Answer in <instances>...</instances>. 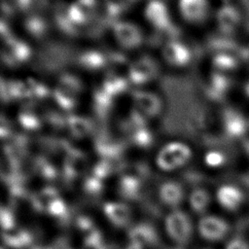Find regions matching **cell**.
Here are the masks:
<instances>
[{
  "label": "cell",
  "instance_id": "cell-1",
  "mask_svg": "<svg viewBox=\"0 0 249 249\" xmlns=\"http://www.w3.org/2000/svg\"><path fill=\"white\" fill-rule=\"evenodd\" d=\"M84 89L82 81L75 75L64 73L56 83L53 89V98L63 110H72Z\"/></svg>",
  "mask_w": 249,
  "mask_h": 249
},
{
  "label": "cell",
  "instance_id": "cell-2",
  "mask_svg": "<svg viewBox=\"0 0 249 249\" xmlns=\"http://www.w3.org/2000/svg\"><path fill=\"white\" fill-rule=\"evenodd\" d=\"M159 71L160 68L157 61L151 56L144 55L129 65L127 70L128 81L135 86H141L154 80Z\"/></svg>",
  "mask_w": 249,
  "mask_h": 249
},
{
  "label": "cell",
  "instance_id": "cell-3",
  "mask_svg": "<svg viewBox=\"0 0 249 249\" xmlns=\"http://www.w3.org/2000/svg\"><path fill=\"white\" fill-rule=\"evenodd\" d=\"M165 226L169 236L176 243L185 245L189 242L193 233V226L187 214L178 210L171 212L166 217Z\"/></svg>",
  "mask_w": 249,
  "mask_h": 249
},
{
  "label": "cell",
  "instance_id": "cell-4",
  "mask_svg": "<svg viewBox=\"0 0 249 249\" xmlns=\"http://www.w3.org/2000/svg\"><path fill=\"white\" fill-rule=\"evenodd\" d=\"M112 31L117 43L125 50L138 48L144 40L140 27L130 21H116L112 26Z\"/></svg>",
  "mask_w": 249,
  "mask_h": 249
},
{
  "label": "cell",
  "instance_id": "cell-5",
  "mask_svg": "<svg viewBox=\"0 0 249 249\" xmlns=\"http://www.w3.org/2000/svg\"><path fill=\"white\" fill-rule=\"evenodd\" d=\"M2 59L9 66H17L24 63L31 55V50L28 45L13 35L2 40Z\"/></svg>",
  "mask_w": 249,
  "mask_h": 249
},
{
  "label": "cell",
  "instance_id": "cell-6",
  "mask_svg": "<svg viewBox=\"0 0 249 249\" xmlns=\"http://www.w3.org/2000/svg\"><path fill=\"white\" fill-rule=\"evenodd\" d=\"M144 17L157 31H165L171 27L168 8L161 0H150L145 7Z\"/></svg>",
  "mask_w": 249,
  "mask_h": 249
},
{
  "label": "cell",
  "instance_id": "cell-7",
  "mask_svg": "<svg viewBox=\"0 0 249 249\" xmlns=\"http://www.w3.org/2000/svg\"><path fill=\"white\" fill-rule=\"evenodd\" d=\"M96 0H75L66 10L65 15L72 26L86 24L95 14Z\"/></svg>",
  "mask_w": 249,
  "mask_h": 249
},
{
  "label": "cell",
  "instance_id": "cell-8",
  "mask_svg": "<svg viewBox=\"0 0 249 249\" xmlns=\"http://www.w3.org/2000/svg\"><path fill=\"white\" fill-rule=\"evenodd\" d=\"M132 100L135 110L143 117H156L162 109L160 98L150 91L137 90L133 93Z\"/></svg>",
  "mask_w": 249,
  "mask_h": 249
},
{
  "label": "cell",
  "instance_id": "cell-9",
  "mask_svg": "<svg viewBox=\"0 0 249 249\" xmlns=\"http://www.w3.org/2000/svg\"><path fill=\"white\" fill-rule=\"evenodd\" d=\"M178 7L181 17L191 23L204 21L209 13L207 0H179Z\"/></svg>",
  "mask_w": 249,
  "mask_h": 249
},
{
  "label": "cell",
  "instance_id": "cell-10",
  "mask_svg": "<svg viewBox=\"0 0 249 249\" xmlns=\"http://www.w3.org/2000/svg\"><path fill=\"white\" fill-rule=\"evenodd\" d=\"M198 231L201 236L208 240L216 241L223 239L230 231L229 224L215 216H205L198 223Z\"/></svg>",
  "mask_w": 249,
  "mask_h": 249
},
{
  "label": "cell",
  "instance_id": "cell-11",
  "mask_svg": "<svg viewBox=\"0 0 249 249\" xmlns=\"http://www.w3.org/2000/svg\"><path fill=\"white\" fill-rule=\"evenodd\" d=\"M161 53L164 61L175 67L186 66L192 56L187 46L176 40L166 42L162 48Z\"/></svg>",
  "mask_w": 249,
  "mask_h": 249
},
{
  "label": "cell",
  "instance_id": "cell-12",
  "mask_svg": "<svg viewBox=\"0 0 249 249\" xmlns=\"http://www.w3.org/2000/svg\"><path fill=\"white\" fill-rule=\"evenodd\" d=\"M87 167L86 156L77 149H68L63 163L64 177L72 180L83 174Z\"/></svg>",
  "mask_w": 249,
  "mask_h": 249
},
{
  "label": "cell",
  "instance_id": "cell-13",
  "mask_svg": "<svg viewBox=\"0 0 249 249\" xmlns=\"http://www.w3.org/2000/svg\"><path fill=\"white\" fill-rule=\"evenodd\" d=\"M130 243L136 244L142 248L145 246H154L158 243V233L149 224L141 223L132 227L128 231Z\"/></svg>",
  "mask_w": 249,
  "mask_h": 249
},
{
  "label": "cell",
  "instance_id": "cell-14",
  "mask_svg": "<svg viewBox=\"0 0 249 249\" xmlns=\"http://www.w3.org/2000/svg\"><path fill=\"white\" fill-rule=\"evenodd\" d=\"M217 199L228 210H236L244 199V195L238 188L231 185L222 186L217 192Z\"/></svg>",
  "mask_w": 249,
  "mask_h": 249
},
{
  "label": "cell",
  "instance_id": "cell-15",
  "mask_svg": "<svg viewBox=\"0 0 249 249\" xmlns=\"http://www.w3.org/2000/svg\"><path fill=\"white\" fill-rule=\"evenodd\" d=\"M104 212L117 227H124L130 221V209L124 203L107 202L104 204Z\"/></svg>",
  "mask_w": 249,
  "mask_h": 249
},
{
  "label": "cell",
  "instance_id": "cell-16",
  "mask_svg": "<svg viewBox=\"0 0 249 249\" xmlns=\"http://www.w3.org/2000/svg\"><path fill=\"white\" fill-rule=\"evenodd\" d=\"M160 197L164 204L168 206H176L184 197V189L178 182H164L160 188Z\"/></svg>",
  "mask_w": 249,
  "mask_h": 249
},
{
  "label": "cell",
  "instance_id": "cell-17",
  "mask_svg": "<svg viewBox=\"0 0 249 249\" xmlns=\"http://www.w3.org/2000/svg\"><path fill=\"white\" fill-rule=\"evenodd\" d=\"M120 194L128 199H138L142 196V183L141 179L135 175H124L119 184Z\"/></svg>",
  "mask_w": 249,
  "mask_h": 249
},
{
  "label": "cell",
  "instance_id": "cell-18",
  "mask_svg": "<svg viewBox=\"0 0 249 249\" xmlns=\"http://www.w3.org/2000/svg\"><path fill=\"white\" fill-rule=\"evenodd\" d=\"M3 240L7 245L16 249H21L31 244L32 235L25 230L13 229L10 231H4Z\"/></svg>",
  "mask_w": 249,
  "mask_h": 249
},
{
  "label": "cell",
  "instance_id": "cell-19",
  "mask_svg": "<svg viewBox=\"0 0 249 249\" xmlns=\"http://www.w3.org/2000/svg\"><path fill=\"white\" fill-rule=\"evenodd\" d=\"M80 65L86 70L96 71L102 69L108 62L104 53L97 51H88L79 56Z\"/></svg>",
  "mask_w": 249,
  "mask_h": 249
},
{
  "label": "cell",
  "instance_id": "cell-20",
  "mask_svg": "<svg viewBox=\"0 0 249 249\" xmlns=\"http://www.w3.org/2000/svg\"><path fill=\"white\" fill-rule=\"evenodd\" d=\"M67 127L72 136L76 138H84L88 136L91 131L90 122L81 116L71 115L66 121Z\"/></svg>",
  "mask_w": 249,
  "mask_h": 249
},
{
  "label": "cell",
  "instance_id": "cell-21",
  "mask_svg": "<svg viewBox=\"0 0 249 249\" xmlns=\"http://www.w3.org/2000/svg\"><path fill=\"white\" fill-rule=\"evenodd\" d=\"M126 80L124 77L118 76L116 74H110L105 79L101 88L104 89L105 92L113 97L124 92L126 89Z\"/></svg>",
  "mask_w": 249,
  "mask_h": 249
},
{
  "label": "cell",
  "instance_id": "cell-22",
  "mask_svg": "<svg viewBox=\"0 0 249 249\" xmlns=\"http://www.w3.org/2000/svg\"><path fill=\"white\" fill-rule=\"evenodd\" d=\"M166 146L178 166L185 164L190 160L192 152L186 144L181 142H171L166 144Z\"/></svg>",
  "mask_w": 249,
  "mask_h": 249
},
{
  "label": "cell",
  "instance_id": "cell-23",
  "mask_svg": "<svg viewBox=\"0 0 249 249\" xmlns=\"http://www.w3.org/2000/svg\"><path fill=\"white\" fill-rule=\"evenodd\" d=\"M136 0H104L106 13L111 18H117L126 12Z\"/></svg>",
  "mask_w": 249,
  "mask_h": 249
},
{
  "label": "cell",
  "instance_id": "cell-24",
  "mask_svg": "<svg viewBox=\"0 0 249 249\" xmlns=\"http://www.w3.org/2000/svg\"><path fill=\"white\" fill-rule=\"evenodd\" d=\"M210 196L204 189H196L190 196V204L196 212H203L209 205Z\"/></svg>",
  "mask_w": 249,
  "mask_h": 249
},
{
  "label": "cell",
  "instance_id": "cell-25",
  "mask_svg": "<svg viewBox=\"0 0 249 249\" xmlns=\"http://www.w3.org/2000/svg\"><path fill=\"white\" fill-rule=\"evenodd\" d=\"M2 10L7 15L24 12L31 7L32 0H1Z\"/></svg>",
  "mask_w": 249,
  "mask_h": 249
},
{
  "label": "cell",
  "instance_id": "cell-26",
  "mask_svg": "<svg viewBox=\"0 0 249 249\" xmlns=\"http://www.w3.org/2000/svg\"><path fill=\"white\" fill-rule=\"evenodd\" d=\"M157 164L163 170H172L178 167L176 161L174 160L171 153L169 152L167 146H163L158 153Z\"/></svg>",
  "mask_w": 249,
  "mask_h": 249
},
{
  "label": "cell",
  "instance_id": "cell-27",
  "mask_svg": "<svg viewBox=\"0 0 249 249\" xmlns=\"http://www.w3.org/2000/svg\"><path fill=\"white\" fill-rule=\"evenodd\" d=\"M18 121L21 124L22 127L28 129V130H35L40 127V120L39 118L33 114L30 110L25 109L23 110L19 116H18Z\"/></svg>",
  "mask_w": 249,
  "mask_h": 249
},
{
  "label": "cell",
  "instance_id": "cell-28",
  "mask_svg": "<svg viewBox=\"0 0 249 249\" xmlns=\"http://www.w3.org/2000/svg\"><path fill=\"white\" fill-rule=\"evenodd\" d=\"M218 21L222 28H224L226 30L231 28L235 23L234 12L231 9H230L229 7L222 9L218 14Z\"/></svg>",
  "mask_w": 249,
  "mask_h": 249
},
{
  "label": "cell",
  "instance_id": "cell-29",
  "mask_svg": "<svg viewBox=\"0 0 249 249\" xmlns=\"http://www.w3.org/2000/svg\"><path fill=\"white\" fill-rule=\"evenodd\" d=\"M103 185L101 179L94 175L88 177L84 183V190L89 196H98L102 192Z\"/></svg>",
  "mask_w": 249,
  "mask_h": 249
},
{
  "label": "cell",
  "instance_id": "cell-30",
  "mask_svg": "<svg viewBox=\"0 0 249 249\" xmlns=\"http://www.w3.org/2000/svg\"><path fill=\"white\" fill-rule=\"evenodd\" d=\"M47 211L52 216L57 217L59 219H64L67 216V206L65 202L59 197H57L53 202H51Z\"/></svg>",
  "mask_w": 249,
  "mask_h": 249
},
{
  "label": "cell",
  "instance_id": "cell-31",
  "mask_svg": "<svg viewBox=\"0 0 249 249\" xmlns=\"http://www.w3.org/2000/svg\"><path fill=\"white\" fill-rule=\"evenodd\" d=\"M113 171V164L110 161V160H103L95 164L93 167L92 175L99 179H103L107 177L111 172Z\"/></svg>",
  "mask_w": 249,
  "mask_h": 249
},
{
  "label": "cell",
  "instance_id": "cell-32",
  "mask_svg": "<svg viewBox=\"0 0 249 249\" xmlns=\"http://www.w3.org/2000/svg\"><path fill=\"white\" fill-rule=\"evenodd\" d=\"M41 175L47 180H53L56 176V170L54 166L44 160H40L37 163Z\"/></svg>",
  "mask_w": 249,
  "mask_h": 249
},
{
  "label": "cell",
  "instance_id": "cell-33",
  "mask_svg": "<svg viewBox=\"0 0 249 249\" xmlns=\"http://www.w3.org/2000/svg\"><path fill=\"white\" fill-rule=\"evenodd\" d=\"M0 216H1V226L4 231H10L15 229V219L12 212L8 208L3 206L1 208Z\"/></svg>",
  "mask_w": 249,
  "mask_h": 249
},
{
  "label": "cell",
  "instance_id": "cell-34",
  "mask_svg": "<svg viewBox=\"0 0 249 249\" xmlns=\"http://www.w3.org/2000/svg\"><path fill=\"white\" fill-rule=\"evenodd\" d=\"M26 27L33 35L41 36L45 31V23L39 18H29L26 22Z\"/></svg>",
  "mask_w": 249,
  "mask_h": 249
},
{
  "label": "cell",
  "instance_id": "cell-35",
  "mask_svg": "<svg viewBox=\"0 0 249 249\" xmlns=\"http://www.w3.org/2000/svg\"><path fill=\"white\" fill-rule=\"evenodd\" d=\"M77 226L78 228L83 231L85 233L90 231L91 230L94 229L93 222L90 218L87 216H80L77 218Z\"/></svg>",
  "mask_w": 249,
  "mask_h": 249
},
{
  "label": "cell",
  "instance_id": "cell-36",
  "mask_svg": "<svg viewBox=\"0 0 249 249\" xmlns=\"http://www.w3.org/2000/svg\"><path fill=\"white\" fill-rule=\"evenodd\" d=\"M205 161L208 165H211V166H218L220 165L221 163H223L224 161V157L217 153V152H211L209 154L206 155L205 157Z\"/></svg>",
  "mask_w": 249,
  "mask_h": 249
},
{
  "label": "cell",
  "instance_id": "cell-37",
  "mask_svg": "<svg viewBox=\"0 0 249 249\" xmlns=\"http://www.w3.org/2000/svg\"><path fill=\"white\" fill-rule=\"evenodd\" d=\"M226 249H249V244L245 240L236 237L227 244Z\"/></svg>",
  "mask_w": 249,
  "mask_h": 249
},
{
  "label": "cell",
  "instance_id": "cell-38",
  "mask_svg": "<svg viewBox=\"0 0 249 249\" xmlns=\"http://www.w3.org/2000/svg\"><path fill=\"white\" fill-rule=\"evenodd\" d=\"M100 249H121V248L114 244H107V245H103Z\"/></svg>",
  "mask_w": 249,
  "mask_h": 249
},
{
  "label": "cell",
  "instance_id": "cell-39",
  "mask_svg": "<svg viewBox=\"0 0 249 249\" xmlns=\"http://www.w3.org/2000/svg\"><path fill=\"white\" fill-rule=\"evenodd\" d=\"M33 249H53V248H42V247H35Z\"/></svg>",
  "mask_w": 249,
  "mask_h": 249
},
{
  "label": "cell",
  "instance_id": "cell-40",
  "mask_svg": "<svg viewBox=\"0 0 249 249\" xmlns=\"http://www.w3.org/2000/svg\"><path fill=\"white\" fill-rule=\"evenodd\" d=\"M2 249H3V248H2Z\"/></svg>",
  "mask_w": 249,
  "mask_h": 249
}]
</instances>
